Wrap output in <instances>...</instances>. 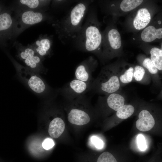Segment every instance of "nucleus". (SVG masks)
Segmentation results:
<instances>
[{
  "instance_id": "nucleus-1",
  "label": "nucleus",
  "mask_w": 162,
  "mask_h": 162,
  "mask_svg": "<svg viewBox=\"0 0 162 162\" xmlns=\"http://www.w3.org/2000/svg\"><path fill=\"white\" fill-rule=\"evenodd\" d=\"M86 21L76 37L72 40L73 44L78 50L92 53L100 57L103 35L96 10L92 8Z\"/></svg>"
},
{
  "instance_id": "nucleus-2",
  "label": "nucleus",
  "mask_w": 162,
  "mask_h": 162,
  "mask_svg": "<svg viewBox=\"0 0 162 162\" xmlns=\"http://www.w3.org/2000/svg\"><path fill=\"white\" fill-rule=\"evenodd\" d=\"M92 0L79 1L67 14L56 24L59 38L64 43L72 41L80 31Z\"/></svg>"
},
{
  "instance_id": "nucleus-3",
  "label": "nucleus",
  "mask_w": 162,
  "mask_h": 162,
  "mask_svg": "<svg viewBox=\"0 0 162 162\" xmlns=\"http://www.w3.org/2000/svg\"><path fill=\"white\" fill-rule=\"evenodd\" d=\"M121 85L117 70L104 68L92 82L91 89L95 93L105 95L117 92Z\"/></svg>"
},
{
  "instance_id": "nucleus-4",
  "label": "nucleus",
  "mask_w": 162,
  "mask_h": 162,
  "mask_svg": "<svg viewBox=\"0 0 162 162\" xmlns=\"http://www.w3.org/2000/svg\"><path fill=\"white\" fill-rule=\"evenodd\" d=\"M98 65L97 60L92 56H89L81 62L76 67L74 79L85 82L92 83V74Z\"/></svg>"
},
{
  "instance_id": "nucleus-5",
  "label": "nucleus",
  "mask_w": 162,
  "mask_h": 162,
  "mask_svg": "<svg viewBox=\"0 0 162 162\" xmlns=\"http://www.w3.org/2000/svg\"><path fill=\"white\" fill-rule=\"evenodd\" d=\"M18 72L21 77L34 92L41 94L45 91L46 88L45 82L35 72L28 68H21L18 69Z\"/></svg>"
},
{
  "instance_id": "nucleus-6",
  "label": "nucleus",
  "mask_w": 162,
  "mask_h": 162,
  "mask_svg": "<svg viewBox=\"0 0 162 162\" xmlns=\"http://www.w3.org/2000/svg\"><path fill=\"white\" fill-rule=\"evenodd\" d=\"M92 84L74 79L64 87L63 92L67 98L72 100L83 96L91 89Z\"/></svg>"
},
{
  "instance_id": "nucleus-7",
  "label": "nucleus",
  "mask_w": 162,
  "mask_h": 162,
  "mask_svg": "<svg viewBox=\"0 0 162 162\" xmlns=\"http://www.w3.org/2000/svg\"><path fill=\"white\" fill-rule=\"evenodd\" d=\"M18 56L28 68L35 72L39 71L41 58L32 47H27L21 50L18 53Z\"/></svg>"
},
{
  "instance_id": "nucleus-8",
  "label": "nucleus",
  "mask_w": 162,
  "mask_h": 162,
  "mask_svg": "<svg viewBox=\"0 0 162 162\" xmlns=\"http://www.w3.org/2000/svg\"><path fill=\"white\" fill-rule=\"evenodd\" d=\"M75 106L70 110L68 119L71 123L82 125L88 123L90 121L89 115L84 110L78 108L77 98L72 100Z\"/></svg>"
},
{
  "instance_id": "nucleus-9",
  "label": "nucleus",
  "mask_w": 162,
  "mask_h": 162,
  "mask_svg": "<svg viewBox=\"0 0 162 162\" xmlns=\"http://www.w3.org/2000/svg\"><path fill=\"white\" fill-rule=\"evenodd\" d=\"M155 124L154 117L147 110H143L139 113L136 122V128L140 131L145 132L152 129Z\"/></svg>"
},
{
  "instance_id": "nucleus-10",
  "label": "nucleus",
  "mask_w": 162,
  "mask_h": 162,
  "mask_svg": "<svg viewBox=\"0 0 162 162\" xmlns=\"http://www.w3.org/2000/svg\"><path fill=\"white\" fill-rule=\"evenodd\" d=\"M100 97L105 101L110 109L115 111H117L124 105V97L117 92Z\"/></svg>"
},
{
  "instance_id": "nucleus-11",
  "label": "nucleus",
  "mask_w": 162,
  "mask_h": 162,
  "mask_svg": "<svg viewBox=\"0 0 162 162\" xmlns=\"http://www.w3.org/2000/svg\"><path fill=\"white\" fill-rule=\"evenodd\" d=\"M32 47L36 52L42 58L47 55L51 49L52 40L48 37L40 38L37 40Z\"/></svg>"
},
{
  "instance_id": "nucleus-12",
  "label": "nucleus",
  "mask_w": 162,
  "mask_h": 162,
  "mask_svg": "<svg viewBox=\"0 0 162 162\" xmlns=\"http://www.w3.org/2000/svg\"><path fill=\"white\" fill-rule=\"evenodd\" d=\"M151 19L150 14L146 8L140 9L133 21L134 27L137 30L143 29L149 23Z\"/></svg>"
},
{
  "instance_id": "nucleus-13",
  "label": "nucleus",
  "mask_w": 162,
  "mask_h": 162,
  "mask_svg": "<svg viewBox=\"0 0 162 162\" xmlns=\"http://www.w3.org/2000/svg\"><path fill=\"white\" fill-rule=\"evenodd\" d=\"M65 127L64 123L59 117H56L50 122L48 129L50 136L53 138L59 137L63 132Z\"/></svg>"
},
{
  "instance_id": "nucleus-14",
  "label": "nucleus",
  "mask_w": 162,
  "mask_h": 162,
  "mask_svg": "<svg viewBox=\"0 0 162 162\" xmlns=\"http://www.w3.org/2000/svg\"><path fill=\"white\" fill-rule=\"evenodd\" d=\"M142 40L146 42L152 41L156 38H162V28L156 29L153 26H150L146 28L141 34Z\"/></svg>"
},
{
  "instance_id": "nucleus-15",
  "label": "nucleus",
  "mask_w": 162,
  "mask_h": 162,
  "mask_svg": "<svg viewBox=\"0 0 162 162\" xmlns=\"http://www.w3.org/2000/svg\"><path fill=\"white\" fill-rule=\"evenodd\" d=\"M106 40L112 50H117L121 46V38L118 31L115 28L110 29L107 32Z\"/></svg>"
},
{
  "instance_id": "nucleus-16",
  "label": "nucleus",
  "mask_w": 162,
  "mask_h": 162,
  "mask_svg": "<svg viewBox=\"0 0 162 162\" xmlns=\"http://www.w3.org/2000/svg\"><path fill=\"white\" fill-rule=\"evenodd\" d=\"M43 19V15L40 13L31 10L24 12L21 16L22 22L28 25H33L39 23Z\"/></svg>"
},
{
  "instance_id": "nucleus-17",
  "label": "nucleus",
  "mask_w": 162,
  "mask_h": 162,
  "mask_svg": "<svg viewBox=\"0 0 162 162\" xmlns=\"http://www.w3.org/2000/svg\"><path fill=\"white\" fill-rule=\"evenodd\" d=\"M151 60L158 70H162V50L157 47L152 48L150 52Z\"/></svg>"
},
{
  "instance_id": "nucleus-18",
  "label": "nucleus",
  "mask_w": 162,
  "mask_h": 162,
  "mask_svg": "<svg viewBox=\"0 0 162 162\" xmlns=\"http://www.w3.org/2000/svg\"><path fill=\"white\" fill-rule=\"evenodd\" d=\"M134 107L130 104L124 105L117 111L116 116L121 119H126L130 116L134 111Z\"/></svg>"
},
{
  "instance_id": "nucleus-19",
  "label": "nucleus",
  "mask_w": 162,
  "mask_h": 162,
  "mask_svg": "<svg viewBox=\"0 0 162 162\" xmlns=\"http://www.w3.org/2000/svg\"><path fill=\"white\" fill-rule=\"evenodd\" d=\"M134 68L130 67L123 72H120L117 70L119 81L122 84H127L132 81L133 78Z\"/></svg>"
},
{
  "instance_id": "nucleus-20",
  "label": "nucleus",
  "mask_w": 162,
  "mask_h": 162,
  "mask_svg": "<svg viewBox=\"0 0 162 162\" xmlns=\"http://www.w3.org/2000/svg\"><path fill=\"white\" fill-rule=\"evenodd\" d=\"M142 2L141 0H124L120 4V8L123 11H129L139 6Z\"/></svg>"
},
{
  "instance_id": "nucleus-21",
  "label": "nucleus",
  "mask_w": 162,
  "mask_h": 162,
  "mask_svg": "<svg viewBox=\"0 0 162 162\" xmlns=\"http://www.w3.org/2000/svg\"><path fill=\"white\" fill-rule=\"evenodd\" d=\"M12 24V20L10 14L4 12L0 15V31H2L8 29Z\"/></svg>"
},
{
  "instance_id": "nucleus-22",
  "label": "nucleus",
  "mask_w": 162,
  "mask_h": 162,
  "mask_svg": "<svg viewBox=\"0 0 162 162\" xmlns=\"http://www.w3.org/2000/svg\"><path fill=\"white\" fill-rule=\"evenodd\" d=\"M96 162H118L110 153L105 152L101 153L98 158Z\"/></svg>"
},
{
  "instance_id": "nucleus-23",
  "label": "nucleus",
  "mask_w": 162,
  "mask_h": 162,
  "mask_svg": "<svg viewBox=\"0 0 162 162\" xmlns=\"http://www.w3.org/2000/svg\"><path fill=\"white\" fill-rule=\"evenodd\" d=\"M145 74V70L142 66H136L134 69L133 78L137 82L141 81L143 79Z\"/></svg>"
},
{
  "instance_id": "nucleus-24",
  "label": "nucleus",
  "mask_w": 162,
  "mask_h": 162,
  "mask_svg": "<svg viewBox=\"0 0 162 162\" xmlns=\"http://www.w3.org/2000/svg\"><path fill=\"white\" fill-rule=\"evenodd\" d=\"M142 65L146 68L149 73L153 75L158 74V70L155 66L150 59L148 58H145L143 61Z\"/></svg>"
},
{
  "instance_id": "nucleus-25",
  "label": "nucleus",
  "mask_w": 162,
  "mask_h": 162,
  "mask_svg": "<svg viewBox=\"0 0 162 162\" xmlns=\"http://www.w3.org/2000/svg\"><path fill=\"white\" fill-rule=\"evenodd\" d=\"M137 141L138 147L140 150L144 151L147 148V145L145 138L141 134H139L137 138Z\"/></svg>"
},
{
  "instance_id": "nucleus-26",
  "label": "nucleus",
  "mask_w": 162,
  "mask_h": 162,
  "mask_svg": "<svg viewBox=\"0 0 162 162\" xmlns=\"http://www.w3.org/2000/svg\"><path fill=\"white\" fill-rule=\"evenodd\" d=\"M20 2L21 4L33 9L37 8L39 4V1L38 0H21Z\"/></svg>"
},
{
  "instance_id": "nucleus-27",
  "label": "nucleus",
  "mask_w": 162,
  "mask_h": 162,
  "mask_svg": "<svg viewBox=\"0 0 162 162\" xmlns=\"http://www.w3.org/2000/svg\"><path fill=\"white\" fill-rule=\"evenodd\" d=\"M91 140L95 147L99 149L102 148L104 146L102 140L95 136H93L91 138Z\"/></svg>"
},
{
  "instance_id": "nucleus-28",
  "label": "nucleus",
  "mask_w": 162,
  "mask_h": 162,
  "mask_svg": "<svg viewBox=\"0 0 162 162\" xmlns=\"http://www.w3.org/2000/svg\"><path fill=\"white\" fill-rule=\"evenodd\" d=\"M55 145L53 140L50 138L45 139L43 142L42 146L44 148L49 150L52 148Z\"/></svg>"
},
{
  "instance_id": "nucleus-29",
  "label": "nucleus",
  "mask_w": 162,
  "mask_h": 162,
  "mask_svg": "<svg viewBox=\"0 0 162 162\" xmlns=\"http://www.w3.org/2000/svg\"><path fill=\"white\" fill-rule=\"evenodd\" d=\"M158 23H159V24H160L161 23V21H160V20L159 21H158Z\"/></svg>"
}]
</instances>
